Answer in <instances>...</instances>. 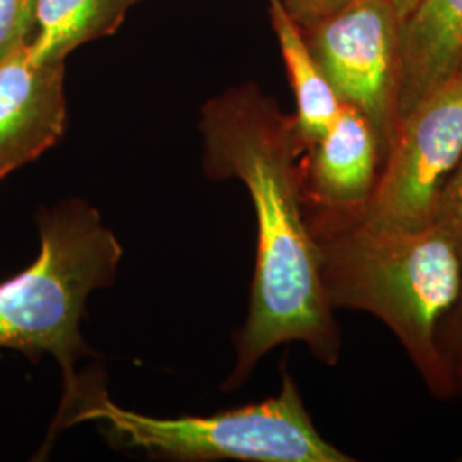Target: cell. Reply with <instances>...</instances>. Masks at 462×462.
<instances>
[{
  "instance_id": "6da1fadb",
  "label": "cell",
  "mask_w": 462,
  "mask_h": 462,
  "mask_svg": "<svg viewBox=\"0 0 462 462\" xmlns=\"http://www.w3.org/2000/svg\"><path fill=\"white\" fill-rule=\"evenodd\" d=\"M199 129L206 173L247 187L259 230L250 307L225 389H238L264 355L286 343H301L334 366L341 358V329L322 288L319 247L301 198L307 146L295 116L282 114L274 98L248 83L209 99Z\"/></svg>"
},
{
  "instance_id": "7a4b0ae2",
  "label": "cell",
  "mask_w": 462,
  "mask_h": 462,
  "mask_svg": "<svg viewBox=\"0 0 462 462\" xmlns=\"http://www.w3.org/2000/svg\"><path fill=\"white\" fill-rule=\"evenodd\" d=\"M330 307L377 317L399 339L430 393L456 396L439 330L462 295V250L439 223L414 231L368 230L307 215Z\"/></svg>"
},
{
  "instance_id": "3957f363",
  "label": "cell",
  "mask_w": 462,
  "mask_h": 462,
  "mask_svg": "<svg viewBox=\"0 0 462 462\" xmlns=\"http://www.w3.org/2000/svg\"><path fill=\"white\" fill-rule=\"evenodd\" d=\"M95 421L116 447L171 461L351 462L315 429L291 375L280 394L209 416L152 418L116 404L101 374L76 375L64 385L50 440L76 423Z\"/></svg>"
},
{
  "instance_id": "277c9868",
  "label": "cell",
  "mask_w": 462,
  "mask_h": 462,
  "mask_svg": "<svg viewBox=\"0 0 462 462\" xmlns=\"http://www.w3.org/2000/svg\"><path fill=\"white\" fill-rule=\"evenodd\" d=\"M36 223V261L0 282V349L34 364L50 355L67 385L78 375L74 365L91 353L81 334L86 300L116 281L122 245L81 199L42 209Z\"/></svg>"
},
{
  "instance_id": "5b68a950",
  "label": "cell",
  "mask_w": 462,
  "mask_h": 462,
  "mask_svg": "<svg viewBox=\"0 0 462 462\" xmlns=\"http://www.w3.org/2000/svg\"><path fill=\"white\" fill-rule=\"evenodd\" d=\"M462 162V74L399 118L364 213L368 230L414 231L435 221L442 190Z\"/></svg>"
},
{
  "instance_id": "8992f818",
  "label": "cell",
  "mask_w": 462,
  "mask_h": 462,
  "mask_svg": "<svg viewBox=\"0 0 462 462\" xmlns=\"http://www.w3.org/2000/svg\"><path fill=\"white\" fill-rule=\"evenodd\" d=\"M399 24L387 0H358L303 32L337 98L372 124L383 158L397 124Z\"/></svg>"
},
{
  "instance_id": "52a82bcc",
  "label": "cell",
  "mask_w": 462,
  "mask_h": 462,
  "mask_svg": "<svg viewBox=\"0 0 462 462\" xmlns=\"http://www.w3.org/2000/svg\"><path fill=\"white\" fill-rule=\"evenodd\" d=\"M383 163L368 118L343 103L329 131L301 158V198L307 215L355 219L364 213Z\"/></svg>"
},
{
  "instance_id": "ba28073f",
  "label": "cell",
  "mask_w": 462,
  "mask_h": 462,
  "mask_svg": "<svg viewBox=\"0 0 462 462\" xmlns=\"http://www.w3.org/2000/svg\"><path fill=\"white\" fill-rule=\"evenodd\" d=\"M66 64H38L28 43L0 60V180L66 133Z\"/></svg>"
},
{
  "instance_id": "9c48e42d",
  "label": "cell",
  "mask_w": 462,
  "mask_h": 462,
  "mask_svg": "<svg viewBox=\"0 0 462 462\" xmlns=\"http://www.w3.org/2000/svg\"><path fill=\"white\" fill-rule=\"evenodd\" d=\"M462 0H420L399 24L397 120L459 74Z\"/></svg>"
},
{
  "instance_id": "30bf717a",
  "label": "cell",
  "mask_w": 462,
  "mask_h": 462,
  "mask_svg": "<svg viewBox=\"0 0 462 462\" xmlns=\"http://www.w3.org/2000/svg\"><path fill=\"white\" fill-rule=\"evenodd\" d=\"M141 0H38L30 57L38 64H66L84 43L116 33Z\"/></svg>"
},
{
  "instance_id": "8fae6325",
  "label": "cell",
  "mask_w": 462,
  "mask_h": 462,
  "mask_svg": "<svg viewBox=\"0 0 462 462\" xmlns=\"http://www.w3.org/2000/svg\"><path fill=\"white\" fill-rule=\"evenodd\" d=\"M269 19L297 101L298 133L309 146L329 131L343 103L317 64L303 32L288 16L281 0H269Z\"/></svg>"
},
{
  "instance_id": "7c38bea8",
  "label": "cell",
  "mask_w": 462,
  "mask_h": 462,
  "mask_svg": "<svg viewBox=\"0 0 462 462\" xmlns=\"http://www.w3.org/2000/svg\"><path fill=\"white\" fill-rule=\"evenodd\" d=\"M38 0H0V60L28 43Z\"/></svg>"
},
{
  "instance_id": "4fadbf2b",
  "label": "cell",
  "mask_w": 462,
  "mask_h": 462,
  "mask_svg": "<svg viewBox=\"0 0 462 462\" xmlns=\"http://www.w3.org/2000/svg\"><path fill=\"white\" fill-rule=\"evenodd\" d=\"M439 347L444 355L456 394L462 393V295L439 330Z\"/></svg>"
},
{
  "instance_id": "5bb4252c",
  "label": "cell",
  "mask_w": 462,
  "mask_h": 462,
  "mask_svg": "<svg viewBox=\"0 0 462 462\" xmlns=\"http://www.w3.org/2000/svg\"><path fill=\"white\" fill-rule=\"evenodd\" d=\"M355 2L358 0H281L284 11L301 32H309L315 24L339 14Z\"/></svg>"
},
{
  "instance_id": "9a60e30c",
  "label": "cell",
  "mask_w": 462,
  "mask_h": 462,
  "mask_svg": "<svg viewBox=\"0 0 462 462\" xmlns=\"http://www.w3.org/2000/svg\"><path fill=\"white\" fill-rule=\"evenodd\" d=\"M433 223L444 226L462 250V162L442 190Z\"/></svg>"
},
{
  "instance_id": "2e32d148",
  "label": "cell",
  "mask_w": 462,
  "mask_h": 462,
  "mask_svg": "<svg viewBox=\"0 0 462 462\" xmlns=\"http://www.w3.org/2000/svg\"><path fill=\"white\" fill-rule=\"evenodd\" d=\"M391 4V7L394 9L396 16L399 17V21H402L404 17H408V14L413 11L416 7V4L420 0H387Z\"/></svg>"
},
{
  "instance_id": "e0dca14e",
  "label": "cell",
  "mask_w": 462,
  "mask_h": 462,
  "mask_svg": "<svg viewBox=\"0 0 462 462\" xmlns=\"http://www.w3.org/2000/svg\"><path fill=\"white\" fill-rule=\"evenodd\" d=\"M459 72H461V74H462V62H461V67H459Z\"/></svg>"
}]
</instances>
